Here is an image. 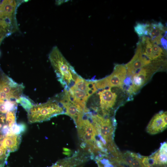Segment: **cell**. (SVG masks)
Masks as SVG:
<instances>
[{"mask_svg": "<svg viewBox=\"0 0 167 167\" xmlns=\"http://www.w3.org/2000/svg\"><path fill=\"white\" fill-rule=\"evenodd\" d=\"M92 109H94V110H98V109H97V108L96 107H93H93H92ZM89 109H89L87 108L84 111L85 112V113L86 114L87 116H88V117H89V116H88V112Z\"/></svg>", "mask_w": 167, "mask_h": 167, "instance_id": "22", "label": "cell"}, {"mask_svg": "<svg viewBox=\"0 0 167 167\" xmlns=\"http://www.w3.org/2000/svg\"><path fill=\"white\" fill-rule=\"evenodd\" d=\"M3 73V72H2V71H1V70L0 68V80L1 79Z\"/></svg>", "mask_w": 167, "mask_h": 167, "instance_id": "23", "label": "cell"}, {"mask_svg": "<svg viewBox=\"0 0 167 167\" xmlns=\"http://www.w3.org/2000/svg\"><path fill=\"white\" fill-rule=\"evenodd\" d=\"M23 84H18L4 73L0 80V100H16L22 95Z\"/></svg>", "mask_w": 167, "mask_h": 167, "instance_id": "5", "label": "cell"}, {"mask_svg": "<svg viewBox=\"0 0 167 167\" xmlns=\"http://www.w3.org/2000/svg\"><path fill=\"white\" fill-rule=\"evenodd\" d=\"M28 113V122L32 123L47 121L57 115L64 114L65 110L55 96L46 102L33 105Z\"/></svg>", "mask_w": 167, "mask_h": 167, "instance_id": "3", "label": "cell"}, {"mask_svg": "<svg viewBox=\"0 0 167 167\" xmlns=\"http://www.w3.org/2000/svg\"><path fill=\"white\" fill-rule=\"evenodd\" d=\"M20 3L18 1L4 0L0 4V19L4 20L17 28L15 14L16 9Z\"/></svg>", "mask_w": 167, "mask_h": 167, "instance_id": "9", "label": "cell"}, {"mask_svg": "<svg viewBox=\"0 0 167 167\" xmlns=\"http://www.w3.org/2000/svg\"><path fill=\"white\" fill-rule=\"evenodd\" d=\"M148 36L155 43L161 46V42L166 39V27L161 22L148 23Z\"/></svg>", "mask_w": 167, "mask_h": 167, "instance_id": "10", "label": "cell"}, {"mask_svg": "<svg viewBox=\"0 0 167 167\" xmlns=\"http://www.w3.org/2000/svg\"><path fill=\"white\" fill-rule=\"evenodd\" d=\"M151 61L143 54L140 44L139 41L137 44L135 54L131 60L125 65L126 69L127 79L129 78L136 72Z\"/></svg>", "mask_w": 167, "mask_h": 167, "instance_id": "7", "label": "cell"}, {"mask_svg": "<svg viewBox=\"0 0 167 167\" xmlns=\"http://www.w3.org/2000/svg\"><path fill=\"white\" fill-rule=\"evenodd\" d=\"M1 1L0 0V3L1 2V1Z\"/></svg>", "mask_w": 167, "mask_h": 167, "instance_id": "24", "label": "cell"}, {"mask_svg": "<svg viewBox=\"0 0 167 167\" xmlns=\"http://www.w3.org/2000/svg\"><path fill=\"white\" fill-rule=\"evenodd\" d=\"M127 76L125 65L116 64L112 73L109 76L99 80H95L97 89L108 88H121L124 85Z\"/></svg>", "mask_w": 167, "mask_h": 167, "instance_id": "4", "label": "cell"}, {"mask_svg": "<svg viewBox=\"0 0 167 167\" xmlns=\"http://www.w3.org/2000/svg\"><path fill=\"white\" fill-rule=\"evenodd\" d=\"M21 140V135L9 134L0 141V143L10 153L18 149Z\"/></svg>", "mask_w": 167, "mask_h": 167, "instance_id": "12", "label": "cell"}, {"mask_svg": "<svg viewBox=\"0 0 167 167\" xmlns=\"http://www.w3.org/2000/svg\"><path fill=\"white\" fill-rule=\"evenodd\" d=\"M15 29L11 24L0 19V44L5 37L11 34Z\"/></svg>", "mask_w": 167, "mask_h": 167, "instance_id": "14", "label": "cell"}, {"mask_svg": "<svg viewBox=\"0 0 167 167\" xmlns=\"http://www.w3.org/2000/svg\"><path fill=\"white\" fill-rule=\"evenodd\" d=\"M166 58L151 61L145 65L131 78L127 92L131 95H135L148 82L155 73L166 68Z\"/></svg>", "mask_w": 167, "mask_h": 167, "instance_id": "2", "label": "cell"}, {"mask_svg": "<svg viewBox=\"0 0 167 167\" xmlns=\"http://www.w3.org/2000/svg\"><path fill=\"white\" fill-rule=\"evenodd\" d=\"M26 126L24 123H15L10 128L9 134L21 135L26 131Z\"/></svg>", "mask_w": 167, "mask_h": 167, "instance_id": "17", "label": "cell"}, {"mask_svg": "<svg viewBox=\"0 0 167 167\" xmlns=\"http://www.w3.org/2000/svg\"><path fill=\"white\" fill-rule=\"evenodd\" d=\"M143 54L151 62L166 56V50L153 42L148 36L139 37Z\"/></svg>", "mask_w": 167, "mask_h": 167, "instance_id": "6", "label": "cell"}, {"mask_svg": "<svg viewBox=\"0 0 167 167\" xmlns=\"http://www.w3.org/2000/svg\"><path fill=\"white\" fill-rule=\"evenodd\" d=\"M16 111H13L7 112L6 114V123L10 128L16 123Z\"/></svg>", "mask_w": 167, "mask_h": 167, "instance_id": "19", "label": "cell"}, {"mask_svg": "<svg viewBox=\"0 0 167 167\" xmlns=\"http://www.w3.org/2000/svg\"><path fill=\"white\" fill-rule=\"evenodd\" d=\"M167 143L164 142L161 144L160 148L152 155L155 161L156 165H164L167 164Z\"/></svg>", "mask_w": 167, "mask_h": 167, "instance_id": "13", "label": "cell"}, {"mask_svg": "<svg viewBox=\"0 0 167 167\" xmlns=\"http://www.w3.org/2000/svg\"><path fill=\"white\" fill-rule=\"evenodd\" d=\"M16 101L17 103L19 104L28 112L33 105L31 100L28 97L23 95L16 100Z\"/></svg>", "mask_w": 167, "mask_h": 167, "instance_id": "18", "label": "cell"}, {"mask_svg": "<svg viewBox=\"0 0 167 167\" xmlns=\"http://www.w3.org/2000/svg\"><path fill=\"white\" fill-rule=\"evenodd\" d=\"M101 90L98 92L100 99V107L103 115L109 116L110 111L116 105L118 95L111 88Z\"/></svg>", "mask_w": 167, "mask_h": 167, "instance_id": "8", "label": "cell"}, {"mask_svg": "<svg viewBox=\"0 0 167 167\" xmlns=\"http://www.w3.org/2000/svg\"><path fill=\"white\" fill-rule=\"evenodd\" d=\"M148 26V23H142L138 22L134 26V30L138 36L139 37L147 36V29Z\"/></svg>", "mask_w": 167, "mask_h": 167, "instance_id": "16", "label": "cell"}, {"mask_svg": "<svg viewBox=\"0 0 167 167\" xmlns=\"http://www.w3.org/2000/svg\"><path fill=\"white\" fill-rule=\"evenodd\" d=\"M9 153L0 143V165L4 166Z\"/></svg>", "mask_w": 167, "mask_h": 167, "instance_id": "20", "label": "cell"}, {"mask_svg": "<svg viewBox=\"0 0 167 167\" xmlns=\"http://www.w3.org/2000/svg\"><path fill=\"white\" fill-rule=\"evenodd\" d=\"M49 58L58 80L64 89L68 90L74 84L79 75L57 46L52 48L49 54Z\"/></svg>", "mask_w": 167, "mask_h": 167, "instance_id": "1", "label": "cell"}, {"mask_svg": "<svg viewBox=\"0 0 167 167\" xmlns=\"http://www.w3.org/2000/svg\"><path fill=\"white\" fill-rule=\"evenodd\" d=\"M10 133V127L7 124L5 114L0 112V141Z\"/></svg>", "mask_w": 167, "mask_h": 167, "instance_id": "15", "label": "cell"}, {"mask_svg": "<svg viewBox=\"0 0 167 167\" xmlns=\"http://www.w3.org/2000/svg\"><path fill=\"white\" fill-rule=\"evenodd\" d=\"M4 101L3 100H0V112L5 114L6 113L4 106Z\"/></svg>", "mask_w": 167, "mask_h": 167, "instance_id": "21", "label": "cell"}, {"mask_svg": "<svg viewBox=\"0 0 167 167\" xmlns=\"http://www.w3.org/2000/svg\"><path fill=\"white\" fill-rule=\"evenodd\" d=\"M167 112L161 111L155 115L146 128L147 131L154 135L161 132L167 127Z\"/></svg>", "mask_w": 167, "mask_h": 167, "instance_id": "11", "label": "cell"}]
</instances>
